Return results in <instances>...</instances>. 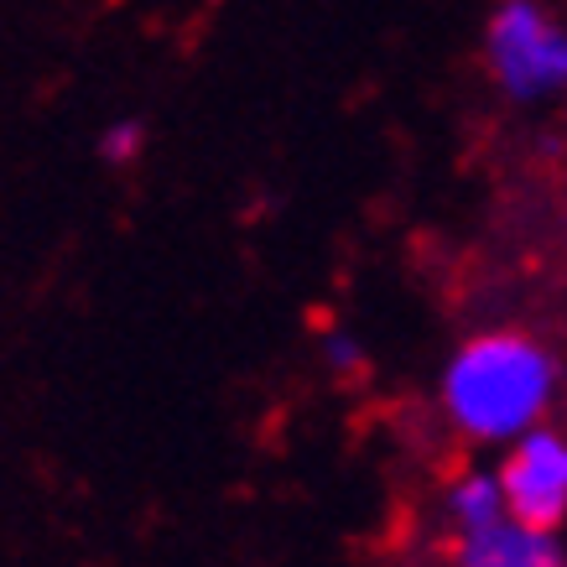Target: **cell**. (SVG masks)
I'll list each match as a JSON object with an SVG mask.
<instances>
[{"label": "cell", "instance_id": "obj_5", "mask_svg": "<svg viewBox=\"0 0 567 567\" xmlns=\"http://www.w3.org/2000/svg\"><path fill=\"white\" fill-rule=\"evenodd\" d=\"M443 516H447V532L453 536H474V532H489L499 526L505 516V495H499V480L484 474V468H464L458 480L443 489Z\"/></svg>", "mask_w": 567, "mask_h": 567}, {"label": "cell", "instance_id": "obj_4", "mask_svg": "<svg viewBox=\"0 0 567 567\" xmlns=\"http://www.w3.org/2000/svg\"><path fill=\"white\" fill-rule=\"evenodd\" d=\"M447 567H567L557 532H536L520 520H499L489 532L453 536Z\"/></svg>", "mask_w": 567, "mask_h": 567}, {"label": "cell", "instance_id": "obj_1", "mask_svg": "<svg viewBox=\"0 0 567 567\" xmlns=\"http://www.w3.org/2000/svg\"><path fill=\"white\" fill-rule=\"evenodd\" d=\"M563 370L520 328H489L453 349L443 370V416L468 443H511L547 422Z\"/></svg>", "mask_w": 567, "mask_h": 567}, {"label": "cell", "instance_id": "obj_6", "mask_svg": "<svg viewBox=\"0 0 567 567\" xmlns=\"http://www.w3.org/2000/svg\"><path fill=\"white\" fill-rule=\"evenodd\" d=\"M146 152V125L141 121H115L100 131V162L104 167H131Z\"/></svg>", "mask_w": 567, "mask_h": 567}, {"label": "cell", "instance_id": "obj_2", "mask_svg": "<svg viewBox=\"0 0 567 567\" xmlns=\"http://www.w3.org/2000/svg\"><path fill=\"white\" fill-rule=\"evenodd\" d=\"M484 69L516 104L567 89V21L547 0H499L484 21Z\"/></svg>", "mask_w": 567, "mask_h": 567}, {"label": "cell", "instance_id": "obj_7", "mask_svg": "<svg viewBox=\"0 0 567 567\" xmlns=\"http://www.w3.org/2000/svg\"><path fill=\"white\" fill-rule=\"evenodd\" d=\"M323 360H328V370H333V375H360V370H364V349H360V339H354V333H328V339H323Z\"/></svg>", "mask_w": 567, "mask_h": 567}, {"label": "cell", "instance_id": "obj_3", "mask_svg": "<svg viewBox=\"0 0 567 567\" xmlns=\"http://www.w3.org/2000/svg\"><path fill=\"white\" fill-rule=\"evenodd\" d=\"M495 480L505 495V516L536 532H557L567 520V437L547 422L511 437Z\"/></svg>", "mask_w": 567, "mask_h": 567}]
</instances>
